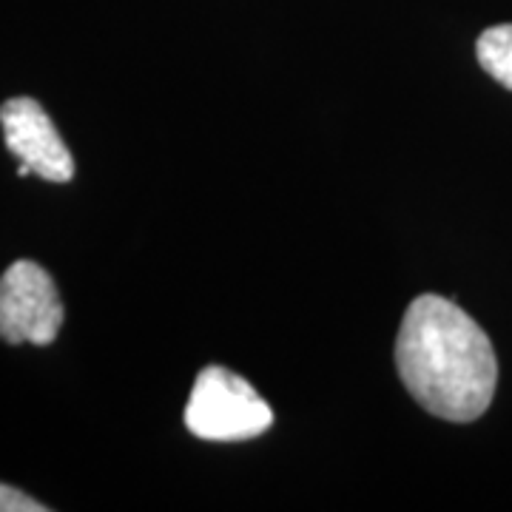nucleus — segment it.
<instances>
[{"label": "nucleus", "instance_id": "nucleus-1", "mask_svg": "<svg viewBox=\"0 0 512 512\" xmlns=\"http://www.w3.org/2000/svg\"><path fill=\"white\" fill-rule=\"evenodd\" d=\"M407 393L444 421L481 419L493 404L498 362L487 333L450 299L424 293L410 302L396 339Z\"/></svg>", "mask_w": 512, "mask_h": 512}, {"label": "nucleus", "instance_id": "nucleus-2", "mask_svg": "<svg viewBox=\"0 0 512 512\" xmlns=\"http://www.w3.org/2000/svg\"><path fill=\"white\" fill-rule=\"evenodd\" d=\"M185 427L205 441H248L274 424V410L254 384L220 365H208L191 387Z\"/></svg>", "mask_w": 512, "mask_h": 512}, {"label": "nucleus", "instance_id": "nucleus-3", "mask_svg": "<svg viewBox=\"0 0 512 512\" xmlns=\"http://www.w3.org/2000/svg\"><path fill=\"white\" fill-rule=\"evenodd\" d=\"M63 325V302L52 276L20 259L0 276V339L9 345H52Z\"/></svg>", "mask_w": 512, "mask_h": 512}, {"label": "nucleus", "instance_id": "nucleus-4", "mask_svg": "<svg viewBox=\"0 0 512 512\" xmlns=\"http://www.w3.org/2000/svg\"><path fill=\"white\" fill-rule=\"evenodd\" d=\"M0 126L6 148L20 163L32 168V174L49 183H72L74 157L66 148L60 131L46 109L32 97H12L0 106Z\"/></svg>", "mask_w": 512, "mask_h": 512}, {"label": "nucleus", "instance_id": "nucleus-5", "mask_svg": "<svg viewBox=\"0 0 512 512\" xmlns=\"http://www.w3.org/2000/svg\"><path fill=\"white\" fill-rule=\"evenodd\" d=\"M481 69L512 92V23H501L481 32L476 43Z\"/></svg>", "mask_w": 512, "mask_h": 512}, {"label": "nucleus", "instance_id": "nucleus-6", "mask_svg": "<svg viewBox=\"0 0 512 512\" xmlns=\"http://www.w3.org/2000/svg\"><path fill=\"white\" fill-rule=\"evenodd\" d=\"M46 507L9 484H0V512H43Z\"/></svg>", "mask_w": 512, "mask_h": 512}]
</instances>
